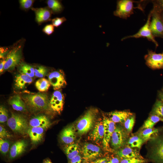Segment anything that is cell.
<instances>
[{
	"instance_id": "cell-1",
	"label": "cell",
	"mask_w": 163,
	"mask_h": 163,
	"mask_svg": "<svg viewBox=\"0 0 163 163\" xmlns=\"http://www.w3.org/2000/svg\"><path fill=\"white\" fill-rule=\"evenodd\" d=\"M22 98L26 107L32 112L46 111L50 108L49 101L46 94H28L23 95Z\"/></svg>"
},
{
	"instance_id": "cell-2",
	"label": "cell",
	"mask_w": 163,
	"mask_h": 163,
	"mask_svg": "<svg viewBox=\"0 0 163 163\" xmlns=\"http://www.w3.org/2000/svg\"><path fill=\"white\" fill-rule=\"evenodd\" d=\"M97 113V110L94 108H90L86 112L77 122L76 129L78 134H85L94 127Z\"/></svg>"
},
{
	"instance_id": "cell-3",
	"label": "cell",
	"mask_w": 163,
	"mask_h": 163,
	"mask_svg": "<svg viewBox=\"0 0 163 163\" xmlns=\"http://www.w3.org/2000/svg\"><path fill=\"white\" fill-rule=\"evenodd\" d=\"M7 122L8 126L15 133L24 135L27 133L29 128L28 122L23 116L12 113Z\"/></svg>"
},
{
	"instance_id": "cell-4",
	"label": "cell",
	"mask_w": 163,
	"mask_h": 163,
	"mask_svg": "<svg viewBox=\"0 0 163 163\" xmlns=\"http://www.w3.org/2000/svg\"><path fill=\"white\" fill-rule=\"evenodd\" d=\"M136 2L132 0L117 1L116 9L113 12L114 15L126 19L133 13L134 9L138 8L143 11L139 5L137 7H134L133 3Z\"/></svg>"
},
{
	"instance_id": "cell-5",
	"label": "cell",
	"mask_w": 163,
	"mask_h": 163,
	"mask_svg": "<svg viewBox=\"0 0 163 163\" xmlns=\"http://www.w3.org/2000/svg\"><path fill=\"white\" fill-rule=\"evenodd\" d=\"M150 142L148 157L154 163H163V136Z\"/></svg>"
},
{
	"instance_id": "cell-6",
	"label": "cell",
	"mask_w": 163,
	"mask_h": 163,
	"mask_svg": "<svg viewBox=\"0 0 163 163\" xmlns=\"http://www.w3.org/2000/svg\"><path fill=\"white\" fill-rule=\"evenodd\" d=\"M151 17V13L150 11L148 16L145 24L139 29V31L134 34L126 36L123 37L121 40H123L126 39L132 38H136L140 37L146 38L149 40L154 43L156 47H157L158 46V44L153 36L150 29V24Z\"/></svg>"
},
{
	"instance_id": "cell-7",
	"label": "cell",
	"mask_w": 163,
	"mask_h": 163,
	"mask_svg": "<svg viewBox=\"0 0 163 163\" xmlns=\"http://www.w3.org/2000/svg\"><path fill=\"white\" fill-rule=\"evenodd\" d=\"M151 12L150 27L152 34L155 38H163V24L160 14L153 9Z\"/></svg>"
},
{
	"instance_id": "cell-8",
	"label": "cell",
	"mask_w": 163,
	"mask_h": 163,
	"mask_svg": "<svg viewBox=\"0 0 163 163\" xmlns=\"http://www.w3.org/2000/svg\"><path fill=\"white\" fill-rule=\"evenodd\" d=\"M127 136L126 131L121 126H116L110 139L113 148L117 150L123 146L127 142Z\"/></svg>"
},
{
	"instance_id": "cell-9",
	"label": "cell",
	"mask_w": 163,
	"mask_h": 163,
	"mask_svg": "<svg viewBox=\"0 0 163 163\" xmlns=\"http://www.w3.org/2000/svg\"><path fill=\"white\" fill-rule=\"evenodd\" d=\"M145 63L150 68L153 69H163V51L157 53L151 50H148V53L145 56Z\"/></svg>"
},
{
	"instance_id": "cell-10",
	"label": "cell",
	"mask_w": 163,
	"mask_h": 163,
	"mask_svg": "<svg viewBox=\"0 0 163 163\" xmlns=\"http://www.w3.org/2000/svg\"><path fill=\"white\" fill-rule=\"evenodd\" d=\"M102 122L104 128L102 144L104 148L108 150L109 148V142L116 126L115 123L107 117L104 118Z\"/></svg>"
},
{
	"instance_id": "cell-11",
	"label": "cell",
	"mask_w": 163,
	"mask_h": 163,
	"mask_svg": "<svg viewBox=\"0 0 163 163\" xmlns=\"http://www.w3.org/2000/svg\"><path fill=\"white\" fill-rule=\"evenodd\" d=\"M22 54L21 47H16L9 52L6 59L4 70L14 69L20 62Z\"/></svg>"
},
{
	"instance_id": "cell-12",
	"label": "cell",
	"mask_w": 163,
	"mask_h": 163,
	"mask_svg": "<svg viewBox=\"0 0 163 163\" xmlns=\"http://www.w3.org/2000/svg\"><path fill=\"white\" fill-rule=\"evenodd\" d=\"M83 158L86 160L91 161L98 158L101 154L100 148L91 143H86L82 148Z\"/></svg>"
},
{
	"instance_id": "cell-13",
	"label": "cell",
	"mask_w": 163,
	"mask_h": 163,
	"mask_svg": "<svg viewBox=\"0 0 163 163\" xmlns=\"http://www.w3.org/2000/svg\"><path fill=\"white\" fill-rule=\"evenodd\" d=\"M64 99V95L61 91H54L49 101L50 108L54 112L60 113L63 109Z\"/></svg>"
},
{
	"instance_id": "cell-14",
	"label": "cell",
	"mask_w": 163,
	"mask_h": 163,
	"mask_svg": "<svg viewBox=\"0 0 163 163\" xmlns=\"http://www.w3.org/2000/svg\"><path fill=\"white\" fill-rule=\"evenodd\" d=\"M48 80L54 90H58L66 84L63 74L61 72L54 71L50 73L48 76Z\"/></svg>"
},
{
	"instance_id": "cell-15",
	"label": "cell",
	"mask_w": 163,
	"mask_h": 163,
	"mask_svg": "<svg viewBox=\"0 0 163 163\" xmlns=\"http://www.w3.org/2000/svg\"><path fill=\"white\" fill-rule=\"evenodd\" d=\"M76 129L74 125H69L64 128L59 136L61 142L68 145L73 143L76 138Z\"/></svg>"
},
{
	"instance_id": "cell-16",
	"label": "cell",
	"mask_w": 163,
	"mask_h": 163,
	"mask_svg": "<svg viewBox=\"0 0 163 163\" xmlns=\"http://www.w3.org/2000/svg\"><path fill=\"white\" fill-rule=\"evenodd\" d=\"M27 145V142L23 139L15 142L10 148L9 158L13 159L20 155L25 151Z\"/></svg>"
},
{
	"instance_id": "cell-17",
	"label": "cell",
	"mask_w": 163,
	"mask_h": 163,
	"mask_svg": "<svg viewBox=\"0 0 163 163\" xmlns=\"http://www.w3.org/2000/svg\"><path fill=\"white\" fill-rule=\"evenodd\" d=\"M29 127H39L46 129L49 128L51 123L48 118L43 114L38 115L33 117L29 121Z\"/></svg>"
},
{
	"instance_id": "cell-18",
	"label": "cell",
	"mask_w": 163,
	"mask_h": 163,
	"mask_svg": "<svg viewBox=\"0 0 163 163\" xmlns=\"http://www.w3.org/2000/svg\"><path fill=\"white\" fill-rule=\"evenodd\" d=\"M46 129L39 127H29L27 133L33 144H37L42 140Z\"/></svg>"
},
{
	"instance_id": "cell-19",
	"label": "cell",
	"mask_w": 163,
	"mask_h": 163,
	"mask_svg": "<svg viewBox=\"0 0 163 163\" xmlns=\"http://www.w3.org/2000/svg\"><path fill=\"white\" fill-rule=\"evenodd\" d=\"M8 103L13 109L17 111L25 112L27 110L25 102L18 94L11 96L8 100Z\"/></svg>"
},
{
	"instance_id": "cell-20",
	"label": "cell",
	"mask_w": 163,
	"mask_h": 163,
	"mask_svg": "<svg viewBox=\"0 0 163 163\" xmlns=\"http://www.w3.org/2000/svg\"><path fill=\"white\" fill-rule=\"evenodd\" d=\"M116 154L122 159L131 158L143 159L139 152L133 149L128 145L118 150L116 152Z\"/></svg>"
},
{
	"instance_id": "cell-21",
	"label": "cell",
	"mask_w": 163,
	"mask_h": 163,
	"mask_svg": "<svg viewBox=\"0 0 163 163\" xmlns=\"http://www.w3.org/2000/svg\"><path fill=\"white\" fill-rule=\"evenodd\" d=\"M104 132V126L102 121L97 122L93 130L89 134V137L91 140L98 142L103 139Z\"/></svg>"
},
{
	"instance_id": "cell-22",
	"label": "cell",
	"mask_w": 163,
	"mask_h": 163,
	"mask_svg": "<svg viewBox=\"0 0 163 163\" xmlns=\"http://www.w3.org/2000/svg\"><path fill=\"white\" fill-rule=\"evenodd\" d=\"M32 78L24 74H19L15 76L14 87L18 90L23 89L33 82Z\"/></svg>"
},
{
	"instance_id": "cell-23",
	"label": "cell",
	"mask_w": 163,
	"mask_h": 163,
	"mask_svg": "<svg viewBox=\"0 0 163 163\" xmlns=\"http://www.w3.org/2000/svg\"><path fill=\"white\" fill-rule=\"evenodd\" d=\"M133 113L128 111H115L109 113L110 119L114 123L124 122Z\"/></svg>"
},
{
	"instance_id": "cell-24",
	"label": "cell",
	"mask_w": 163,
	"mask_h": 163,
	"mask_svg": "<svg viewBox=\"0 0 163 163\" xmlns=\"http://www.w3.org/2000/svg\"><path fill=\"white\" fill-rule=\"evenodd\" d=\"M36 19L38 23H41L49 20L51 16V12L49 9L46 8H34Z\"/></svg>"
},
{
	"instance_id": "cell-25",
	"label": "cell",
	"mask_w": 163,
	"mask_h": 163,
	"mask_svg": "<svg viewBox=\"0 0 163 163\" xmlns=\"http://www.w3.org/2000/svg\"><path fill=\"white\" fill-rule=\"evenodd\" d=\"M80 149L78 145L74 143L67 145L64 149V152L70 160L78 155Z\"/></svg>"
},
{
	"instance_id": "cell-26",
	"label": "cell",
	"mask_w": 163,
	"mask_h": 163,
	"mask_svg": "<svg viewBox=\"0 0 163 163\" xmlns=\"http://www.w3.org/2000/svg\"><path fill=\"white\" fill-rule=\"evenodd\" d=\"M158 132V130L154 128L143 129L139 133V136L145 142L155 138Z\"/></svg>"
},
{
	"instance_id": "cell-27",
	"label": "cell",
	"mask_w": 163,
	"mask_h": 163,
	"mask_svg": "<svg viewBox=\"0 0 163 163\" xmlns=\"http://www.w3.org/2000/svg\"><path fill=\"white\" fill-rule=\"evenodd\" d=\"M20 73L27 75L32 78L34 76V69L30 65L25 63L21 64L19 68Z\"/></svg>"
},
{
	"instance_id": "cell-28",
	"label": "cell",
	"mask_w": 163,
	"mask_h": 163,
	"mask_svg": "<svg viewBox=\"0 0 163 163\" xmlns=\"http://www.w3.org/2000/svg\"><path fill=\"white\" fill-rule=\"evenodd\" d=\"M144 141L139 136H133L127 141L129 146L131 148H136L140 149Z\"/></svg>"
},
{
	"instance_id": "cell-29",
	"label": "cell",
	"mask_w": 163,
	"mask_h": 163,
	"mask_svg": "<svg viewBox=\"0 0 163 163\" xmlns=\"http://www.w3.org/2000/svg\"><path fill=\"white\" fill-rule=\"evenodd\" d=\"M160 121V119L158 116L152 113L144 122L142 129L153 128L154 126Z\"/></svg>"
},
{
	"instance_id": "cell-30",
	"label": "cell",
	"mask_w": 163,
	"mask_h": 163,
	"mask_svg": "<svg viewBox=\"0 0 163 163\" xmlns=\"http://www.w3.org/2000/svg\"><path fill=\"white\" fill-rule=\"evenodd\" d=\"M50 85L49 80L43 78L38 79L35 83L36 88L40 92H44L47 91Z\"/></svg>"
},
{
	"instance_id": "cell-31",
	"label": "cell",
	"mask_w": 163,
	"mask_h": 163,
	"mask_svg": "<svg viewBox=\"0 0 163 163\" xmlns=\"http://www.w3.org/2000/svg\"><path fill=\"white\" fill-rule=\"evenodd\" d=\"M152 114L158 116L160 121L163 122V103L160 100H157L153 108Z\"/></svg>"
},
{
	"instance_id": "cell-32",
	"label": "cell",
	"mask_w": 163,
	"mask_h": 163,
	"mask_svg": "<svg viewBox=\"0 0 163 163\" xmlns=\"http://www.w3.org/2000/svg\"><path fill=\"white\" fill-rule=\"evenodd\" d=\"M48 7L54 13L61 12L63 7L60 2L57 0H48L47 1Z\"/></svg>"
},
{
	"instance_id": "cell-33",
	"label": "cell",
	"mask_w": 163,
	"mask_h": 163,
	"mask_svg": "<svg viewBox=\"0 0 163 163\" xmlns=\"http://www.w3.org/2000/svg\"><path fill=\"white\" fill-rule=\"evenodd\" d=\"M9 142L5 139H0V151L3 155H5L8 153L9 148Z\"/></svg>"
},
{
	"instance_id": "cell-34",
	"label": "cell",
	"mask_w": 163,
	"mask_h": 163,
	"mask_svg": "<svg viewBox=\"0 0 163 163\" xmlns=\"http://www.w3.org/2000/svg\"><path fill=\"white\" fill-rule=\"evenodd\" d=\"M135 122V117L133 115L128 117L124 122L125 128L128 132L132 131Z\"/></svg>"
},
{
	"instance_id": "cell-35",
	"label": "cell",
	"mask_w": 163,
	"mask_h": 163,
	"mask_svg": "<svg viewBox=\"0 0 163 163\" xmlns=\"http://www.w3.org/2000/svg\"><path fill=\"white\" fill-rule=\"evenodd\" d=\"M47 69L43 66H40L34 69L35 76L38 78H43L46 74Z\"/></svg>"
},
{
	"instance_id": "cell-36",
	"label": "cell",
	"mask_w": 163,
	"mask_h": 163,
	"mask_svg": "<svg viewBox=\"0 0 163 163\" xmlns=\"http://www.w3.org/2000/svg\"><path fill=\"white\" fill-rule=\"evenodd\" d=\"M8 114L7 110L4 107L0 106V123H4L7 121Z\"/></svg>"
},
{
	"instance_id": "cell-37",
	"label": "cell",
	"mask_w": 163,
	"mask_h": 163,
	"mask_svg": "<svg viewBox=\"0 0 163 163\" xmlns=\"http://www.w3.org/2000/svg\"><path fill=\"white\" fill-rule=\"evenodd\" d=\"M153 5V9L160 13L163 12V0L152 1Z\"/></svg>"
},
{
	"instance_id": "cell-38",
	"label": "cell",
	"mask_w": 163,
	"mask_h": 163,
	"mask_svg": "<svg viewBox=\"0 0 163 163\" xmlns=\"http://www.w3.org/2000/svg\"><path fill=\"white\" fill-rule=\"evenodd\" d=\"M147 161L144 159L131 158L122 159L120 163H145Z\"/></svg>"
},
{
	"instance_id": "cell-39",
	"label": "cell",
	"mask_w": 163,
	"mask_h": 163,
	"mask_svg": "<svg viewBox=\"0 0 163 163\" xmlns=\"http://www.w3.org/2000/svg\"><path fill=\"white\" fill-rule=\"evenodd\" d=\"M11 134L2 125H0V137L2 139L9 138L12 137Z\"/></svg>"
},
{
	"instance_id": "cell-40",
	"label": "cell",
	"mask_w": 163,
	"mask_h": 163,
	"mask_svg": "<svg viewBox=\"0 0 163 163\" xmlns=\"http://www.w3.org/2000/svg\"><path fill=\"white\" fill-rule=\"evenodd\" d=\"M34 1L32 0H21L19 1V2L23 8L28 9L32 6Z\"/></svg>"
},
{
	"instance_id": "cell-41",
	"label": "cell",
	"mask_w": 163,
	"mask_h": 163,
	"mask_svg": "<svg viewBox=\"0 0 163 163\" xmlns=\"http://www.w3.org/2000/svg\"><path fill=\"white\" fill-rule=\"evenodd\" d=\"M66 20V19L64 17L56 18L52 20V24L54 26L58 27L60 26Z\"/></svg>"
},
{
	"instance_id": "cell-42",
	"label": "cell",
	"mask_w": 163,
	"mask_h": 163,
	"mask_svg": "<svg viewBox=\"0 0 163 163\" xmlns=\"http://www.w3.org/2000/svg\"><path fill=\"white\" fill-rule=\"evenodd\" d=\"M54 26L52 24L46 25L43 29V31L48 35L52 34L54 31Z\"/></svg>"
},
{
	"instance_id": "cell-43",
	"label": "cell",
	"mask_w": 163,
	"mask_h": 163,
	"mask_svg": "<svg viewBox=\"0 0 163 163\" xmlns=\"http://www.w3.org/2000/svg\"><path fill=\"white\" fill-rule=\"evenodd\" d=\"M69 163H82V157L78 155L70 160Z\"/></svg>"
},
{
	"instance_id": "cell-44",
	"label": "cell",
	"mask_w": 163,
	"mask_h": 163,
	"mask_svg": "<svg viewBox=\"0 0 163 163\" xmlns=\"http://www.w3.org/2000/svg\"><path fill=\"white\" fill-rule=\"evenodd\" d=\"M108 161L107 158H104L97 159L91 163H107Z\"/></svg>"
},
{
	"instance_id": "cell-45",
	"label": "cell",
	"mask_w": 163,
	"mask_h": 163,
	"mask_svg": "<svg viewBox=\"0 0 163 163\" xmlns=\"http://www.w3.org/2000/svg\"><path fill=\"white\" fill-rule=\"evenodd\" d=\"M120 159L117 157H114L108 161L107 163H120Z\"/></svg>"
},
{
	"instance_id": "cell-46",
	"label": "cell",
	"mask_w": 163,
	"mask_h": 163,
	"mask_svg": "<svg viewBox=\"0 0 163 163\" xmlns=\"http://www.w3.org/2000/svg\"><path fill=\"white\" fill-rule=\"evenodd\" d=\"M6 62V59L3 60L0 62V72H2L4 70V67L5 63Z\"/></svg>"
},
{
	"instance_id": "cell-47",
	"label": "cell",
	"mask_w": 163,
	"mask_h": 163,
	"mask_svg": "<svg viewBox=\"0 0 163 163\" xmlns=\"http://www.w3.org/2000/svg\"><path fill=\"white\" fill-rule=\"evenodd\" d=\"M7 52V50L2 47L0 48V59L4 57L5 53Z\"/></svg>"
},
{
	"instance_id": "cell-48",
	"label": "cell",
	"mask_w": 163,
	"mask_h": 163,
	"mask_svg": "<svg viewBox=\"0 0 163 163\" xmlns=\"http://www.w3.org/2000/svg\"><path fill=\"white\" fill-rule=\"evenodd\" d=\"M158 96L160 100L163 103V92H160L159 93Z\"/></svg>"
},
{
	"instance_id": "cell-49",
	"label": "cell",
	"mask_w": 163,
	"mask_h": 163,
	"mask_svg": "<svg viewBox=\"0 0 163 163\" xmlns=\"http://www.w3.org/2000/svg\"><path fill=\"white\" fill-rule=\"evenodd\" d=\"M43 163H52L49 159H46L44 160Z\"/></svg>"
},
{
	"instance_id": "cell-50",
	"label": "cell",
	"mask_w": 163,
	"mask_h": 163,
	"mask_svg": "<svg viewBox=\"0 0 163 163\" xmlns=\"http://www.w3.org/2000/svg\"><path fill=\"white\" fill-rule=\"evenodd\" d=\"M161 15V19L162 20L163 24V12L160 13Z\"/></svg>"
},
{
	"instance_id": "cell-51",
	"label": "cell",
	"mask_w": 163,
	"mask_h": 163,
	"mask_svg": "<svg viewBox=\"0 0 163 163\" xmlns=\"http://www.w3.org/2000/svg\"></svg>"
}]
</instances>
